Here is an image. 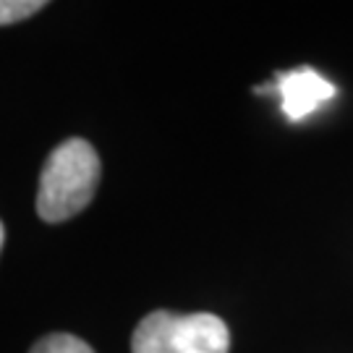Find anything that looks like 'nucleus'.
<instances>
[{
    "label": "nucleus",
    "mask_w": 353,
    "mask_h": 353,
    "mask_svg": "<svg viewBox=\"0 0 353 353\" xmlns=\"http://www.w3.org/2000/svg\"><path fill=\"white\" fill-rule=\"evenodd\" d=\"M100 183V157L84 139H65L45 160L37 212L45 223H63L87 210Z\"/></svg>",
    "instance_id": "1"
},
{
    "label": "nucleus",
    "mask_w": 353,
    "mask_h": 353,
    "mask_svg": "<svg viewBox=\"0 0 353 353\" xmlns=\"http://www.w3.org/2000/svg\"><path fill=\"white\" fill-rule=\"evenodd\" d=\"M230 332L220 316L210 312L173 314L152 312L131 338V353H228Z\"/></svg>",
    "instance_id": "2"
},
{
    "label": "nucleus",
    "mask_w": 353,
    "mask_h": 353,
    "mask_svg": "<svg viewBox=\"0 0 353 353\" xmlns=\"http://www.w3.org/2000/svg\"><path fill=\"white\" fill-rule=\"evenodd\" d=\"M272 89L280 94V108L288 121H303L306 115L314 113L319 105H325L338 94L335 84L309 65L278 74L272 81Z\"/></svg>",
    "instance_id": "3"
},
{
    "label": "nucleus",
    "mask_w": 353,
    "mask_h": 353,
    "mask_svg": "<svg viewBox=\"0 0 353 353\" xmlns=\"http://www.w3.org/2000/svg\"><path fill=\"white\" fill-rule=\"evenodd\" d=\"M29 353H94V348L81 341V338H76V335L52 332V335L34 343Z\"/></svg>",
    "instance_id": "4"
},
{
    "label": "nucleus",
    "mask_w": 353,
    "mask_h": 353,
    "mask_svg": "<svg viewBox=\"0 0 353 353\" xmlns=\"http://www.w3.org/2000/svg\"><path fill=\"white\" fill-rule=\"evenodd\" d=\"M45 8L42 0H0V26L19 24Z\"/></svg>",
    "instance_id": "5"
},
{
    "label": "nucleus",
    "mask_w": 353,
    "mask_h": 353,
    "mask_svg": "<svg viewBox=\"0 0 353 353\" xmlns=\"http://www.w3.org/2000/svg\"><path fill=\"white\" fill-rule=\"evenodd\" d=\"M3 241H6V228H3V223H0V249H3Z\"/></svg>",
    "instance_id": "6"
}]
</instances>
